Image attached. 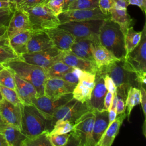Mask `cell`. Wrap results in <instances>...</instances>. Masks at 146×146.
Masks as SVG:
<instances>
[{
	"instance_id": "6da1fadb",
	"label": "cell",
	"mask_w": 146,
	"mask_h": 146,
	"mask_svg": "<svg viewBox=\"0 0 146 146\" xmlns=\"http://www.w3.org/2000/svg\"><path fill=\"white\" fill-rule=\"evenodd\" d=\"M99 39L101 44L117 58H124L125 50L124 34L118 24L110 19L104 20L99 29Z\"/></svg>"
},
{
	"instance_id": "7a4b0ae2",
	"label": "cell",
	"mask_w": 146,
	"mask_h": 146,
	"mask_svg": "<svg viewBox=\"0 0 146 146\" xmlns=\"http://www.w3.org/2000/svg\"><path fill=\"white\" fill-rule=\"evenodd\" d=\"M51 123L33 104L21 106V131L27 137L51 130Z\"/></svg>"
},
{
	"instance_id": "3957f363",
	"label": "cell",
	"mask_w": 146,
	"mask_h": 146,
	"mask_svg": "<svg viewBox=\"0 0 146 146\" xmlns=\"http://www.w3.org/2000/svg\"><path fill=\"white\" fill-rule=\"evenodd\" d=\"M4 66L10 68L20 78L30 83L36 90L38 96L44 95V88L47 76L44 68L28 63L21 59L10 61Z\"/></svg>"
},
{
	"instance_id": "277c9868",
	"label": "cell",
	"mask_w": 146,
	"mask_h": 146,
	"mask_svg": "<svg viewBox=\"0 0 146 146\" xmlns=\"http://www.w3.org/2000/svg\"><path fill=\"white\" fill-rule=\"evenodd\" d=\"M96 73L101 75H107L111 78L117 88V95L125 100L129 87L139 86L135 74L124 68L123 59L100 68Z\"/></svg>"
},
{
	"instance_id": "5b68a950",
	"label": "cell",
	"mask_w": 146,
	"mask_h": 146,
	"mask_svg": "<svg viewBox=\"0 0 146 146\" xmlns=\"http://www.w3.org/2000/svg\"><path fill=\"white\" fill-rule=\"evenodd\" d=\"M95 119L94 110L83 113L74 123L69 139L78 146H95L92 139V130Z\"/></svg>"
},
{
	"instance_id": "8992f818",
	"label": "cell",
	"mask_w": 146,
	"mask_h": 146,
	"mask_svg": "<svg viewBox=\"0 0 146 146\" xmlns=\"http://www.w3.org/2000/svg\"><path fill=\"white\" fill-rule=\"evenodd\" d=\"M104 20L94 19L71 21L61 23L58 27L70 32L76 39H88L92 42L99 41V29Z\"/></svg>"
},
{
	"instance_id": "52a82bcc",
	"label": "cell",
	"mask_w": 146,
	"mask_h": 146,
	"mask_svg": "<svg viewBox=\"0 0 146 146\" xmlns=\"http://www.w3.org/2000/svg\"><path fill=\"white\" fill-rule=\"evenodd\" d=\"M139 44L123 59L124 68L135 75L146 73V24L142 30Z\"/></svg>"
},
{
	"instance_id": "ba28073f",
	"label": "cell",
	"mask_w": 146,
	"mask_h": 146,
	"mask_svg": "<svg viewBox=\"0 0 146 146\" xmlns=\"http://www.w3.org/2000/svg\"><path fill=\"white\" fill-rule=\"evenodd\" d=\"M33 30H46L60 25L58 17L46 6L44 3L26 10Z\"/></svg>"
},
{
	"instance_id": "9c48e42d",
	"label": "cell",
	"mask_w": 146,
	"mask_h": 146,
	"mask_svg": "<svg viewBox=\"0 0 146 146\" xmlns=\"http://www.w3.org/2000/svg\"><path fill=\"white\" fill-rule=\"evenodd\" d=\"M91 110L87 102L82 103L73 98L54 112L50 120L51 128L59 120H67L74 124L83 113Z\"/></svg>"
},
{
	"instance_id": "30bf717a",
	"label": "cell",
	"mask_w": 146,
	"mask_h": 146,
	"mask_svg": "<svg viewBox=\"0 0 146 146\" xmlns=\"http://www.w3.org/2000/svg\"><path fill=\"white\" fill-rule=\"evenodd\" d=\"M64 54V51L54 46L42 51L25 53L20 58L25 62L46 68L61 60Z\"/></svg>"
},
{
	"instance_id": "8fae6325",
	"label": "cell",
	"mask_w": 146,
	"mask_h": 146,
	"mask_svg": "<svg viewBox=\"0 0 146 146\" xmlns=\"http://www.w3.org/2000/svg\"><path fill=\"white\" fill-rule=\"evenodd\" d=\"M60 24L71 21L110 19V14H103L99 7L94 9H72L63 11L58 16Z\"/></svg>"
},
{
	"instance_id": "7c38bea8",
	"label": "cell",
	"mask_w": 146,
	"mask_h": 146,
	"mask_svg": "<svg viewBox=\"0 0 146 146\" xmlns=\"http://www.w3.org/2000/svg\"><path fill=\"white\" fill-rule=\"evenodd\" d=\"M73 98L72 94L70 93L64 95L57 99H52L45 95L34 98L32 100V104L35 106L46 117L50 120L51 116L59 107L64 105L65 103Z\"/></svg>"
},
{
	"instance_id": "4fadbf2b",
	"label": "cell",
	"mask_w": 146,
	"mask_h": 146,
	"mask_svg": "<svg viewBox=\"0 0 146 146\" xmlns=\"http://www.w3.org/2000/svg\"><path fill=\"white\" fill-rule=\"evenodd\" d=\"M96 74L82 71L79 82L75 86L72 94L73 98L82 103L88 102L94 89Z\"/></svg>"
},
{
	"instance_id": "5bb4252c",
	"label": "cell",
	"mask_w": 146,
	"mask_h": 146,
	"mask_svg": "<svg viewBox=\"0 0 146 146\" xmlns=\"http://www.w3.org/2000/svg\"><path fill=\"white\" fill-rule=\"evenodd\" d=\"M76 84L69 83L60 78L47 77L44 84V95L55 99L72 93Z\"/></svg>"
},
{
	"instance_id": "9a60e30c",
	"label": "cell",
	"mask_w": 146,
	"mask_h": 146,
	"mask_svg": "<svg viewBox=\"0 0 146 146\" xmlns=\"http://www.w3.org/2000/svg\"><path fill=\"white\" fill-rule=\"evenodd\" d=\"M26 30H33L29 14L26 10L15 8L7 25L8 37Z\"/></svg>"
},
{
	"instance_id": "2e32d148",
	"label": "cell",
	"mask_w": 146,
	"mask_h": 146,
	"mask_svg": "<svg viewBox=\"0 0 146 146\" xmlns=\"http://www.w3.org/2000/svg\"><path fill=\"white\" fill-rule=\"evenodd\" d=\"M44 31L52 40L54 46L62 51H69L76 39L70 32L59 27Z\"/></svg>"
},
{
	"instance_id": "e0dca14e",
	"label": "cell",
	"mask_w": 146,
	"mask_h": 146,
	"mask_svg": "<svg viewBox=\"0 0 146 146\" xmlns=\"http://www.w3.org/2000/svg\"><path fill=\"white\" fill-rule=\"evenodd\" d=\"M22 104L14 105L4 98L0 101V115L7 124L13 125L21 130Z\"/></svg>"
},
{
	"instance_id": "ac0fdd59",
	"label": "cell",
	"mask_w": 146,
	"mask_h": 146,
	"mask_svg": "<svg viewBox=\"0 0 146 146\" xmlns=\"http://www.w3.org/2000/svg\"><path fill=\"white\" fill-rule=\"evenodd\" d=\"M107 90L104 86L103 78L99 74H96L94 89L90 99L86 102L91 110L103 111L104 99Z\"/></svg>"
},
{
	"instance_id": "d6986e66",
	"label": "cell",
	"mask_w": 146,
	"mask_h": 146,
	"mask_svg": "<svg viewBox=\"0 0 146 146\" xmlns=\"http://www.w3.org/2000/svg\"><path fill=\"white\" fill-rule=\"evenodd\" d=\"M91 50L94 60L98 70L120 60L103 46L99 41L91 42Z\"/></svg>"
},
{
	"instance_id": "ffe728a7",
	"label": "cell",
	"mask_w": 146,
	"mask_h": 146,
	"mask_svg": "<svg viewBox=\"0 0 146 146\" xmlns=\"http://www.w3.org/2000/svg\"><path fill=\"white\" fill-rule=\"evenodd\" d=\"M52 47L53 43L44 30H32L27 43V52L42 51Z\"/></svg>"
},
{
	"instance_id": "44dd1931",
	"label": "cell",
	"mask_w": 146,
	"mask_h": 146,
	"mask_svg": "<svg viewBox=\"0 0 146 146\" xmlns=\"http://www.w3.org/2000/svg\"><path fill=\"white\" fill-rule=\"evenodd\" d=\"M61 61L70 66L91 74H96L98 71V68L94 61L78 57L70 51H64Z\"/></svg>"
},
{
	"instance_id": "7402d4cb",
	"label": "cell",
	"mask_w": 146,
	"mask_h": 146,
	"mask_svg": "<svg viewBox=\"0 0 146 146\" xmlns=\"http://www.w3.org/2000/svg\"><path fill=\"white\" fill-rule=\"evenodd\" d=\"M15 83V91L23 104H33L32 100L38 97V94L35 87L27 81L20 78L13 72Z\"/></svg>"
},
{
	"instance_id": "603a6c76",
	"label": "cell",
	"mask_w": 146,
	"mask_h": 146,
	"mask_svg": "<svg viewBox=\"0 0 146 146\" xmlns=\"http://www.w3.org/2000/svg\"><path fill=\"white\" fill-rule=\"evenodd\" d=\"M126 117L125 112L117 115L115 119L108 125L96 146H111L119 133L120 127Z\"/></svg>"
},
{
	"instance_id": "cb8c5ba5",
	"label": "cell",
	"mask_w": 146,
	"mask_h": 146,
	"mask_svg": "<svg viewBox=\"0 0 146 146\" xmlns=\"http://www.w3.org/2000/svg\"><path fill=\"white\" fill-rule=\"evenodd\" d=\"M32 30L19 32L9 38L10 47L19 57L27 52V43Z\"/></svg>"
},
{
	"instance_id": "d4e9b609",
	"label": "cell",
	"mask_w": 146,
	"mask_h": 146,
	"mask_svg": "<svg viewBox=\"0 0 146 146\" xmlns=\"http://www.w3.org/2000/svg\"><path fill=\"white\" fill-rule=\"evenodd\" d=\"M95 119L92 130V139L95 144L99 141L109 123L108 112L94 110Z\"/></svg>"
},
{
	"instance_id": "484cf974",
	"label": "cell",
	"mask_w": 146,
	"mask_h": 146,
	"mask_svg": "<svg viewBox=\"0 0 146 146\" xmlns=\"http://www.w3.org/2000/svg\"><path fill=\"white\" fill-rule=\"evenodd\" d=\"M110 19L119 25L124 35L132 22V19L127 13V8L117 7L115 5L110 11Z\"/></svg>"
},
{
	"instance_id": "4316f807",
	"label": "cell",
	"mask_w": 146,
	"mask_h": 146,
	"mask_svg": "<svg viewBox=\"0 0 146 146\" xmlns=\"http://www.w3.org/2000/svg\"><path fill=\"white\" fill-rule=\"evenodd\" d=\"M92 42L88 39H75L69 51L78 57L94 61L91 50Z\"/></svg>"
},
{
	"instance_id": "83f0119b",
	"label": "cell",
	"mask_w": 146,
	"mask_h": 146,
	"mask_svg": "<svg viewBox=\"0 0 146 146\" xmlns=\"http://www.w3.org/2000/svg\"><path fill=\"white\" fill-rule=\"evenodd\" d=\"M1 132L3 134L8 146H22V142L27 137L20 129L9 124Z\"/></svg>"
},
{
	"instance_id": "f1b7e54d",
	"label": "cell",
	"mask_w": 146,
	"mask_h": 146,
	"mask_svg": "<svg viewBox=\"0 0 146 146\" xmlns=\"http://www.w3.org/2000/svg\"><path fill=\"white\" fill-rule=\"evenodd\" d=\"M141 34L142 31H135L133 26L129 27L124 35L125 55L131 52L139 44Z\"/></svg>"
},
{
	"instance_id": "f546056e",
	"label": "cell",
	"mask_w": 146,
	"mask_h": 146,
	"mask_svg": "<svg viewBox=\"0 0 146 146\" xmlns=\"http://www.w3.org/2000/svg\"><path fill=\"white\" fill-rule=\"evenodd\" d=\"M140 103V92L139 88L136 87L131 86L128 89L127 97L125 101V110L127 111L126 116L128 117V121H129L130 115L132 110L136 105Z\"/></svg>"
},
{
	"instance_id": "4dcf8cb0",
	"label": "cell",
	"mask_w": 146,
	"mask_h": 146,
	"mask_svg": "<svg viewBox=\"0 0 146 146\" xmlns=\"http://www.w3.org/2000/svg\"><path fill=\"white\" fill-rule=\"evenodd\" d=\"M74 68L60 60L44 68V70L47 78H61L63 75L72 70Z\"/></svg>"
},
{
	"instance_id": "1f68e13d",
	"label": "cell",
	"mask_w": 146,
	"mask_h": 146,
	"mask_svg": "<svg viewBox=\"0 0 146 146\" xmlns=\"http://www.w3.org/2000/svg\"><path fill=\"white\" fill-rule=\"evenodd\" d=\"M49 131H46L41 134L26 137L22 143V146H46L51 145L49 141Z\"/></svg>"
},
{
	"instance_id": "d6a6232c",
	"label": "cell",
	"mask_w": 146,
	"mask_h": 146,
	"mask_svg": "<svg viewBox=\"0 0 146 146\" xmlns=\"http://www.w3.org/2000/svg\"><path fill=\"white\" fill-rule=\"evenodd\" d=\"M0 85L15 90V83L13 71L7 66L0 70Z\"/></svg>"
},
{
	"instance_id": "836d02e7",
	"label": "cell",
	"mask_w": 146,
	"mask_h": 146,
	"mask_svg": "<svg viewBox=\"0 0 146 146\" xmlns=\"http://www.w3.org/2000/svg\"><path fill=\"white\" fill-rule=\"evenodd\" d=\"M74 124L67 120H59L56 121L49 132L48 135H59L69 133L72 129Z\"/></svg>"
},
{
	"instance_id": "e575fe53",
	"label": "cell",
	"mask_w": 146,
	"mask_h": 146,
	"mask_svg": "<svg viewBox=\"0 0 146 146\" xmlns=\"http://www.w3.org/2000/svg\"><path fill=\"white\" fill-rule=\"evenodd\" d=\"M0 91L3 98L9 102L14 105H21L23 104L15 90L0 85Z\"/></svg>"
},
{
	"instance_id": "d590c367",
	"label": "cell",
	"mask_w": 146,
	"mask_h": 146,
	"mask_svg": "<svg viewBox=\"0 0 146 146\" xmlns=\"http://www.w3.org/2000/svg\"><path fill=\"white\" fill-rule=\"evenodd\" d=\"M21 59L9 46H0V64L5 65L9 62Z\"/></svg>"
},
{
	"instance_id": "8d00e7d4",
	"label": "cell",
	"mask_w": 146,
	"mask_h": 146,
	"mask_svg": "<svg viewBox=\"0 0 146 146\" xmlns=\"http://www.w3.org/2000/svg\"><path fill=\"white\" fill-rule=\"evenodd\" d=\"M98 1L99 0H74L67 10L96 9L98 7Z\"/></svg>"
},
{
	"instance_id": "74e56055",
	"label": "cell",
	"mask_w": 146,
	"mask_h": 146,
	"mask_svg": "<svg viewBox=\"0 0 146 146\" xmlns=\"http://www.w3.org/2000/svg\"><path fill=\"white\" fill-rule=\"evenodd\" d=\"M70 136V132L64 134L51 135H49V141L51 146H64L67 145Z\"/></svg>"
},
{
	"instance_id": "f35d334b",
	"label": "cell",
	"mask_w": 146,
	"mask_h": 146,
	"mask_svg": "<svg viewBox=\"0 0 146 146\" xmlns=\"http://www.w3.org/2000/svg\"><path fill=\"white\" fill-rule=\"evenodd\" d=\"M44 3L56 17L63 11L64 0H46Z\"/></svg>"
},
{
	"instance_id": "ab89813d",
	"label": "cell",
	"mask_w": 146,
	"mask_h": 146,
	"mask_svg": "<svg viewBox=\"0 0 146 146\" xmlns=\"http://www.w3.org/2000/svg\"><path fill=\"white\" fill-rule=\"evenodd\" d=\"M81 71V70L78 68H74L72 70L65 73L60 78L69 83L76 84L79 82V77Z\"/></svg>"
},
{
	"instance_id": "60d3db41",
	"label": "cell",
	"mask_w": 146,
	"mask_h": 146,
	"mask_svg": "<svg viewBox=\"0 0 146 146\" xmlns=\"http://www.w3.org/2000/svg\"><path fill=\"white\" fill-rule=\"evenodd\" d=\"M114 0H99L98 7L101 12L106 15L110 14V11L115 6Z\"/></svg>"
},
{
	"instance_id": "b9f144b4",
	"label": "cell",
	"mask_w": 146,
	"mask_h": 146,
	"mask_svg": "<svg viewBox=\"0 0 146 146\" xmlns=\"http://www.w3.org/2000/svg\"><path fill=\"white\" fill-rule=\"evenodd\" d=\"M46 0H24L19 4L16 5L15 8L27 10L34 7H35L40 4L44 3Z\"/></svg>"
},
{
	"instance_id": "7bdbcfd3",
	"label": "cell",
	"mask_w": 146,
	"mask_h": 146,
	"mask_svg": "<svg viewBox=\"0 0 146 146\" xmlns=\"http://www.w3.org/2000/svg\"><path fill=\"white\" fill-rule=\"evenodd\" d=\"M102 76L103 78L104 84L107 91L111 92L113 95L116 92L117 88L113 80L107 75H103Z\"/></svg>"
},
{
	"instance_id": "ee69618b",
	"label": "cell",
	"mask_w": 146,
	"mask_h": 146,
	"mask_svg": "<svg viewBox=\"0 0 146 146\" xmlns=\"http://www.w3.org/2000/svg\"><path fill=\"white\" fill-rule=\"evenodd\" d=\"M0 46H9L7 25H0Z\"/></svg>"
},
{
	"instance_id": "f6af8a7d",
	"label": "cell",
	"mask_w": 146,
	"mask_h": 146,
	"mask_svg": "<svg viewBox=\"0 0 146 146\" xmlns=\"http://www.w3.org/2000/svg\"><path fill=\"white\" fill-rule=\"evenodd\" d=\"M139 90L140 92V104L143 110V114L145 117L146 115V90L143 85H140Z\"/></svg>"
},
{
	"instance_id": "bcb514c9",
	"label": "cell",
	"mask_w": 146,
	"mask_h": 146,
	"mask_svg": "<svg viewBox=\"0 0 146 146\" xmlns=\"http://www.w3.org/2000/svg\"><path fill=\"white\" fill-rule=\"evenodd\" d=\"M125 100L124 99L117 95V102L116 106V112L117 115L121 114L125 111Z\"/></svg>"
},
{
	"instance_id": "7dc6e473",
	"label": "cell",
	"mask_w": 146,
	"mask_h": 146,
	"mask_svg": "<svg viewBox=\"0 0 146 146\" xmlns=\"http://www.w3.org/2000/svg\"><path fill=\"white\" fill-rule=\"evenodd\" d=\"M113 96V95L111 92L109 91L107 92L104 99L103 111H107L108 112V111L110 110V108L111 107L112 103Z\"/></svg>"
},
{
	"instance_id": "c3c4849f",
	"label": "cell",
	"mask_w": 146,
	"mask_h": 146,
	"mask_svg": "<svg viewBox=\"0 0 146 146\" xmlns=\"http://www.w3.org/2000/svg\"><path fill=\"white\" fill-rule=\"evenodd\" d=\"M128 4L138 6L144 14L146 13V0H128Z\"/></svg>"
},
{
	"instance_id": "681fc988",
	"label": "cell",
	"mask_w": 146,
	"mask_h": 146,
	"mask_svg": "<svg viewBox=\"0 0 146 146\" xmlns=\"http://www.w3.org/2000/svg\"><path fill=\"white\" fill-rule=\"evenodd\" d=\"M0 8H14L15 7L9 0H0Z\"/></svg>"
},
{
	"instance_id": "f907efd6",
	"label": "cell",
	"mask_w": 146,
	"mask_h": 146,
	"mask_svg": "<svg viewBox=\"0 0 146 146\" xmlns=\"http://www.w3.org/2000/svg\"><path fill=\"white\" fill-rule=\"evenodd\" d=\"M13 13L7 14L6 15H5L3 16H2L0 17V25H7L10 19V17L11 16Z\"/></svg>"
},
{
	"instance_id": "816d5d0a",
	"label": "cell",
	"mask_w": 146,
	"mask_h": 146,
	"mask_svg": "<svg viewBox=\"0 0 146 146\" xmlns=\"http://www.w3.org/2000/svg\"><path fill=\"white\" fill-rule=\"evenodd\" d=\"M0 146H8L3 134L0 131Z\"/></svg>"
},
{
	"instance_id": "f5cc1de1",
	"label": "cell",
	"mask_w": 146,
	"mask_h": 146,
	"mask_svg": "<svg viewBox=\"0 0 146 146\" xmlns=\"http://www.w3.org/2000/svg\"><path fill=\"white\" fill-rule=\"evenodd\" d=\"M74 0H64V3H63V11L67 10L68 6L71 4L72 2H74Z\"/></svg>"
},
{
	"instance_id": "db71d44e",
	"label": "cell",
	"mask_w": 146,
	"mask_h": 146,
	"mask_svg": "<svg viewBox=\"0 0 146 146\" xmlns=\"http://www.w3.org/2000/svg\"><path fill=\"white\" fill-rule=\"evenodd\" d=\"M7 124H8L5 121V120L0 115V131H2Z\"/></svg>"
},
{
	"instance_id": "11a10c76",
	"label": "cell",
	"mask_w": 146,
	"mask_h": 146,
	"mask_svg": "<svg viewBox=\"0 0 146 146\" xmlns=\"http://www.w3.org/2000/svg\"><path fill=\"white\" fill-rule=\"evenodd\" d=\"M24 0H10V1L11 2V3L13 5V6L15 7L16 5L19 4L22 2H23Z\"/></svg>"
},
{
	"instance_id": "9f6ffc18",
	"label": "cell",
	"mask_w": 146,
	"mask_h": 146,
	"mask_svg": "<svg viewBox=\"0 0 146 146\" xmlns=\"http://www.w3.org/2000/svg\"><path fill=\"white\" fill-rule=\"evenodd\" d=\"M10 9H14V8H0V12H2V11H5V10H7Z\"/></svg>"
},
{
	"instance_id": "6f0895ef",
	"label": "cell",
	"mask_w": 146,
	"mask_h": 146,
	"mask_svg": "<svg viewBox=\"0 0 146 146\" xmlns=\"http://www.w3.org/2000/svg\"><path fill=\"white\" fill-rule=\"evenodd\" d=\"M2 98H3V96H2V95L1 94V91H0V101L2 99Z\"/></svg>"
},
{
	"instance_id": "680465c9",
	"label": "cell",
	"mask_w": 146,
	"mask_h": 146,
	"mask_svg": "<svg viewBox=\"0 0 146 146\" xmlns=\"http://www.w3.org/2000/svg\"><path fill=\"white\" fill-rule=\"evenodd\" d=\"M5 66L3 64H0V70H1Z\"/></svg>"
},
{
	"instance_id": "91938a15",
	"label": "cell",
	"mask_w": 146,
	"mask_h": 146,
	"mask_svg": "<svg viewBox=\"0 0 146 146\" xmlns=\"http://www.w3.org/2000/svg\"><path fill=\"white\" fill-rule=\"evenodd\" d=\"M9 1H10V0H9Z\"/></svg>"
}]
</instances>
